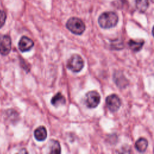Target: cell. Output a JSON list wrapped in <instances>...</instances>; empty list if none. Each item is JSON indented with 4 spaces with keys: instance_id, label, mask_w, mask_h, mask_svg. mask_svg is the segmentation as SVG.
<instances>
[{
    "instance_id": "ba28073f",
    "label": "cell",
    "mask_w": 154,
    "mask_h": 154,
    "mask_svg": "<svg viewBox=\"0 0 154 154\" xmlns=\"http://www.w3.org/2000/svg\"><path fill=\"white\" fill-rule=\"evenodd\" d=\"M35 137L37 141L42 142L45 140L47 137V131L44 127H39L34 132Z\"/></svg>"
},
{
    "instance_id": "3957f363",
    "label": "cell",
    "mask_w": 154,
    "mask_h": 154,
    "mask_svg": "<svg viewBox=\"0 0 154 154\" xmlns=\"http://www.w3.org/2000/svg\"><path fill=\"white\" fill-rule=\"evenodd\" d=\"M84 66V61L83 58L78 55L73 54L68 60L67 68L73 72H79Z\"/></svg>"
},
{
    "instance_id": "277c9868",
    "label": "cell",
    "mask_w": 154,
    "mask_h": 154,
    "mask_svg": "<svg viewBox=\"0 0 154 154\" xmlns=\"http://www.w3.org/2000/svg\"><path fill=\"white\" fill-rule=\"evenodd\" d=\"M101 96L96 91H90L85 96V104L90 109L96 108L100 103Z\"/></svg>"
},
{
    "instance_id": "5bb4252c",
    "label": "cell",
    "mask_w": 154,
    "mask_h": 154,
    "mask_svg": "<svg viewBox=\"0 0 154 154\" xmlns=\"http://www.w3.org/2000/svg\"><path fill=\"white\" fill-rule=\"evenodd\" d=\"M6 13L3 10H0V28H1L4 25L6 21Z\"/></svg>"
},
{
    "instance_id": "7a4b0ae2",
    "label": "cell",
    "mask_w": 154,
    "mask_h": 154,
    "mask_svg": "<svg viewBox=\"0 0 154 154\" xmlns=\"http://www.w3.org/2000/svg\"><path fill=\"white\" fill-rule=\"evenodd\" d=\"M67 28L72 33L77 35H82L86 30L84 22L78 18H71L66 22Z\"/></svg>"
},
{
    "instance_id": "4fadbf2b",
    "label": "cell",
    "mask_w": 154,
    "mask_h": 154,
    "mask_svg": "<svg viewBox=\"0 0 154 154\" xmlns=\"http://www.w3.org/2000/svg\"><path fill=\"white\" fill-rule=\"evenodd\" d=\"M50 153H61V146L60 143L55 140H51L50 144Z\"/></svg>"
},
{
    "instance_id": "52a82bcc",
    "label": "cell",
    "mask_w": 154,
    "mask_h": 154,
    "mask_svg": "<svg viewBox=\"0 0 154 154\" xmlns=\"http://www.w3.org/2000/svg\"><path fill=\"white\" fill-rule=\"evenodd\" d=\"M33 41L27 36L22 37L18 43L19 49L22 53L30 51L33 47Z\"/></svg>"
},
{
    "instance_id": "6da1fadb",
    "label": "cell",
    "mask_w": 154,
    "mask_h": 154,
    "mask_svg": "<svg viewBox=\"0 0 154 154\" xmlns=\"http://www.w3.org/2000/svg\"><path fill=\"white\" fill-rule=\"evenodd\" d=\"M119 21L117 14L113 12H104L98 18L99 26L104 29H109L115 27Z\"/></svg>"
},
{
    "instance_id": "30bf717a",
    "label": "cell",
    "mask_w": 154,
    "mask_h": 154,
    "mask_svg": "<svg viewBox=\"0 0 154 154\" xmlns=\"http://www.w3.org/2000/svg\"><path fill=\"white\" fill-rule=\"evenodd\" d=\"M148 146V142L145 138H140L135 143V149L140 152L146 151Z\"/></svg>"
},
{
    "instance_id": "5b68a950",
    "label": "cell",
    "mask_w": 154,
    "mask_h": 154,
    "mask_svg": "<svg viewBox=\"0 0 154 154\" xmlns=\"http://www.w3.org/2000/svg\"><path fill=\"white\" fill-rule=\"evenodd\" d=\"M105 102L108 109L112 112H117L121 105L120 99L116 94H112L107 96L105 99Z\"/></svg>"
},
{
    "instance_id": "8992f818",
    "label": "cell",
    "mask_w": 154,
    "mask_h": 154,
    "mask_svg": "<svg viewBox=\"0 0 154 154\" xmlns=\"http://www.w3.org/2000/svg\"><path fill=\"white\" fill-rule=\"evenodd\" d=\"M12 49V40L9 36L3 35L0 36V54L7 55Z\"/></svg>"
},
{
    "instance_id": "9c48e42d",
    "label": "cell",
    "mask_w": 154,
    "mask_h": 154,
    "mask_svg": "<svg viewBox=\"0 0 154 154\" xmlns=\"http://www.w3.org/2000/svg\"><path fill=\"white\" fill-rule=\"evenodd\" d=\"M51 102L54 107L63 105L66 104V98L61 93H57L52 98Z\"/></svg>"
},
{
    "instance_id": "7c38bea8",
    "label": "cell",
    "mask_w": 154,
    "mask_h": 154,
    "mask_svg": "<svg viewBox=\"0 0 154 154\" xmlns=\"http://www.w3.org/2000/svg\"><path fill=\"white\" fill-rule=\"evenodd\" d=\"M135 6L138 11L144 13L149 7V0H135Z\"/></svg>"
},
{
    "instance_id": "8fae6325",
    "label": "cell",
    "mask_w": 154,
    "mask_h": 154,
    "mask_svg": "<svg viewBox=\"0 0 154 154\" xmlns=\"http://www.w3.org/2000/svg\"><path fill=\"white\" fill-rule=\"evenodd\" d=\"M145 43V41L142 40H130L128 42V45L130 48L134 52H138L142 48L143 46Z\"/></svg>"
}]
</instances>
